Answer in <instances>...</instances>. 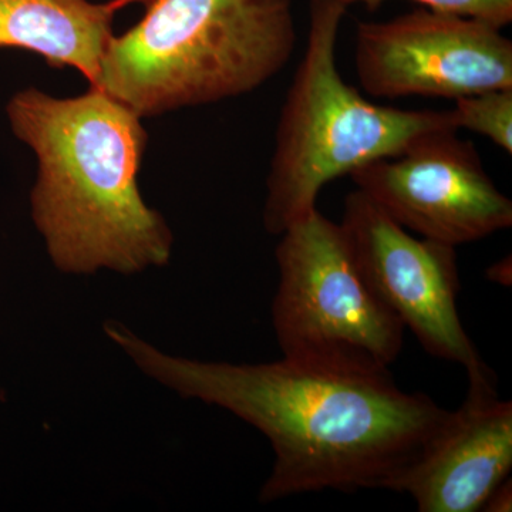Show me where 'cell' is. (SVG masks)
<instances>
[{"instance_id": "1", "label": "cell", "mask_w": 512, "mask_h": 512, "mask_svg": "<svg viewBox=\"0 0 512 512\" xmlns=\"http://www.w3.org/2000/svg\"><path fill=\"white\" fill-rule=\"evenodd\" d=\"M104 330L144 375L264 434L275 461L261 503L323 490L397 491L448 414L427 394L400 389L390 370L350 372L285 357L202 362L167 355L120 322Z\"/></svg>"}, {"instance_id": "2", "label": "cell", "mask_w": 512, "mask_h": 512, "mask_svg": "<svg viewBox=\"0 0 512 512\" xmlns=\"http://www.w3.org/2000/svg\"><path fill=\"white\" fill-rule=\"evenodd\" d=\"M8 117L37 158L32 217L59 271L131 275L170 261L173 232L138 187L141 117L94 87L70 99L29 87Z\"/></svg>"}, {"instance_id": "3", "label": "cell", "mask_w": 512, "mask_h": 512, "mask_svg": "<svg viewBox=\"0 0 512 512\" xmlns=\"http://www.w3.org/2000/svg\"><path fill=\"white\" fill-rule=\"evenodd\" d=\"M295 46L293 0H154L111 37L92 87L157 117L254 92Z\"/></svg>"}, {"instance_id": "4", "label": "cell", "mask_w": 512, "mask_h": 512, "mask_svg": "<svg viewBox=\"0 0 512 512\" xmlns=\"http://www.w3.org/2000/svg\"><path fill=\"white\" fill-rule=\"evenodd\" d=\"M346 10L340 0L309 2L308 45L279 116L266 178L268 234L279 237L315 211L329 181L399 156L427 134L458 130L451 110L377 106L343 80L336 43Z\"/></svg>"}, {"instance_id": "5", "label": "cell", "mask_w": 512, "mask_h": 512, "mask_svg": "<svg viewBox=\"0 0 512 512\" xmlns=\"http://www.w3.org/2000/svg\"><path fill=\"white\" fill-rule=\"evenodd\" d=\"M272 323L285 359L384 372L400 356L404 326L356 264L343 232L316 208L281 235Z\"/></svg>"}, {"instance_id": "6", "label": "cell", "mask_w": 512, "mask_h": 512, "mask_svg": "<svg viewBox=\"0 0 512 512\" xmlns=\"http://www.w3.org/2000/svg\"><path fill=\"white\" fill-rule=\"evenodd\" d=\"M357 79L380 99L443 97L512 87V42L484 20L416 9L356 29Z\"/></svg>"}, {"instance_id": "7", "label": "cell", "mask_w": 512, "mask_h": 512, "mask_svg": "<svg viewBox=\"0 0 512 512\" xmlns=\"http://www.w3.org/2000/svg\"><path fill=\"white\" fill-rule=\"evenodd\" d=\"M458 130L419 138L399 156L350 174L397 224L421 238L458 247L512 225V202L485 171L477 148Z\"/></svg>"}, {"instance_id": "8", "label": "cell", "mask_w": 512, "mask_h": 512, "mask_svg": "<svg viewBox=\"0 0 512 512\" xmlns=\"http://www.w3.org/2000/svg\"><path fill=\"white\" fill-rule=\"evenodd\" d=\"M340 225L367 284L427 353L467 373L485 366L457 309L456 248L413 237L360 190L346 195Z\"/></svg>"}, {"instance_id": "9", "label": "cell", "mask_w": 512, "mask_h": 512, "mask_svg": "<svg viewBox=\"0 0 512 512\" xmlns=\"http://www.w3.org/2000/svg\"><path fill=\"white\" fill-rule=\"evenodd\" d=\"M466 399L404 474L396 493L420 512H476L512 470V403L487 365L468 372Z\"/></svg>"}, {"instance_id": "10", "label": "cell", "mask_w": 512, "mask_h": 512, "mask_svg": "<svg viewBox=\"0 0 512 512\" xmlns=\"http://www.w3.org/2000/svg\"><path fill=\"white\" fill-rule=\"evenodd\" d=\"M117 10L92 0H0V49L42 56L97 83Z\"/></svg>"}, {"instance_id": "11", "label": "cell", "mask_w": 512, "mask_h": 512, "mask_svg": "<svg viewBox=\"0 0 512 512\" xmlns=\"http://www.w3.org/2000/svg\"><path fill=\"white\" fill-rule=\"evenodd\" d=\"M451 111L458 128H467L490 138L511 156L512 87L458 97Z\"/></svg>"}, {"instance_id": "12", "label": "cell", "mask_w": 512, "mask_h": 512, "mask_svg": "<svg viewBox=\"0 0 512 512\" xmlns=\"http://www.w3.org/2000/svg\"><path fill=\"white\" fill-rule=\"evenodd\" d=\"M346 8L362 3L369 10H375L386 0H340ZM434 12L484 20L503 29L512 20V0H414Z\"/></svg>"}, {"instance_id": "13", "label": "cell", "mask_w": 512, "mask_h": 512, "mask_svg": "<svg viewBox=\"0 0 512 512\" xmlns=\"http://www.w3.org/2000/svg\"><path fill=\"white\" fill-rule=\"evenodd\" d=\"M512 510V481L508 477L490 494L481 511L510 512Z\"/></svg>"}, {"instance_id": "14", "label": "cell", "mask_w": 512, "mask_h": 512, "mask_svg": "<svg viewBox=\"0 0 512 512\" xmlns=\"http://www.w3.org/2000/svg\"><path fill=\"white\" fill-rule=\"evenodd\" d=\"M488 281L495 282V284L503 286H511L512 279V265L511 256L501 259V261L495 262L485 272Z\"/></svg>"}, {"instance_id": "15", "label": "cell", "mask_w": 512, "mask_h": 512, "mask_svg": "<svg viewBox=\"0 0 512 512\" xmlns=\"http://www.w3.org/2000/svg\"><path fill=\"white\" fill-rule=\"evenodd\" d=\"M153 2L154 0H110L111 6H113L117 12L130 5H143L144 9H147Z\"/></svg>"}]
</instances>
